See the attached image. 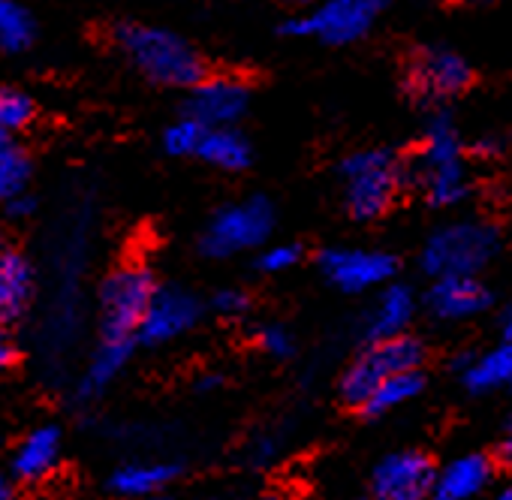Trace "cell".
<instances>
[{
  "label": "cell",
  "mask_w": 512,
  "mask_h": 500,
  "mask_svg": "<svg viewBox=\"0 0 512 500\" xmlns=\"http://www.w3.org/2000/svg\"><path fill=\"white\" fill-rule=\"evenodd\" d=\"M214 308H217L220 314H226V317H238V314H244V311L250 308V299H247L241 290L229 287V290H220V293L214 296Z\"/></svg>",
  "instance_id": "30"
},
{
  "label": "cell",
  "mask_w": 512,
  "mask_h": 500,
  "mask_svg": "<svg viewBox=\"0 0 512 500\" xmlns=\"http://www.w3.org/2000/svg\"><path fill=\"white\" fill-rule=\"evenodd\" d=\"M58 455H61V434H58V428H37L16 449L13 470L22 479H43L58 464Z\"/></svg>",
  "instance_id": "18"
},
{
  "label": "cell",
  "mask_w": 512,
  "mask_h": 500,
  "mask_svg": "<svg viewBox=\"0 0 512 500\" xmlns=\"http://www.w3.org/2000/svg\"><path fill=\"white\" fill-rule=\"evenodd\" d=\"M287 4H293V7H299V10H311V7L323 4V0H287Z\"/></svg>",
  "instance_id": "36"
},
{
  "label": "cell",
  "mask_w": 512,
  "mask_h": 500,
  "mask_svg": "<svg viewBox=\"0 0 512 500\" xmlns=\"http://www.w3.org/2000/svg\"><path fill=\"white\" fill-rule=\"evenodd\" d=\"M115 40H118L121 52L130 58V64L157 85L190 91L208 76L202 55L184 37H178L166 28L127 22L118 28Z\"/></svg>",
  "instance_id": "2"
},
{
  "label": "cell",
  "mask_w": 512,
  "mask_h": 500,
  "mask_svg": "<svg viewBox=\"0 0 512 500\" xmlns=\"http://www.w3.org/2000/svg\"><path fill=\"white\" fill-rule=\"evenodd\" d=\"M199 302L178 287H157L145 320L139 326V338L145 344H166L178 335H184L187 329H193V323L199 320Z\"/></svg>",
  "instance_id": "12"
},
{
  "label": "cell",
  "mask_w": 512,
  "mask_h": 500,
  "mask_svg": "<svg viewBox=\"0 0 512 500\" xmlns=\"http://www.w3.org/2000/svg\"><path fill=\"white\" fill-rule=\"evenodd\" d=\"M130 350H133V341H121V338H103L97 353H94V362L88 368V377H85V392H100L106 389L127 365L130 359Z\"/></svg>",
  "instance_id": "22"
},
{
  "label": "cell",
  "mask_w": 512,
  "mask_h": 500,
  "mask_svg": "<svg viewBox=\"0 0 512 500\" xmlns=\"http://www.w3.org/2000/svg\"><path fill=\"white\" fill-rule=\"evenodd\" d=\"M494 500H512V485H509V488H503Z\"/></svg>",
  "instance_id": "39"
},
{
  "label": "cell",
  "mask_w": 512,
  "mask_h": 500,
  "mask_svg": "<svg viewBox=\"0 0 512 500\" xmlns=\"http://www.w3.org/2000/svg\"><path fill=\"white\" fill-rule=\"evenodd\" d=\"M13 142H10V133L7 130H0V151H4V148H10Z\"/></svg>",
  "instance_id": "38"
},
{
  "label": "cell",
  "mask_w": 512,
  "mask_h": 500,
  "mask_svg": "<svg viewBox=\"0 0 512 500\" xmlns=\"http://www.w3.org/2000/svg\"><path fill=\"white\" fill-rule=\"evenodd\" d=\"M434 485V467L422 452H395L380 461L374 488L380 497H416Z\"/></svg>",
  "instance_id": "14"
},
{
  "label": "cell",
  "mask_w": 512,
  "mask_h": 500,
  "mask_svg": "<svg viewBox=\"0 0 512 500\" xmlns=\"http://www.w3.org/2000/svg\"><path fill=\"white\" fill-rule=\"evenodd\" d=\"M419 389H422L419 371H404V374H395V377L383 380V383L371 392V398H368L362 407H365V413L380 416V413H389V410L407 404L413 395H419Z\"/></svg>",
  "instance_id": "23"
},
{
  "label": "cell",
  "mask_w": 512,
  "mask_h": 500,
  "mask_svg": "<svg viewBox=\"0 0 512 500\" xmlns=\"http://www.w3.org/2000/svg\"><path fill=\"white\" fill-rule=\"evenodd\" d=\"M413 311H416V299L407 287L401 284H386V290L377 296V302L371 305L368 311V335L374 341H383V338H398L404 335V329L410 326L413 320Z\"/></svg>",
  "instance_id": "15"
},
{
  "label": "cell",
  "mask_w": 512,
  "mask_h": 500,
  "mask_svg": "<svg viewBox=\"0 0 512 500\" xmlns=\"http://www.w3.org/2000/svg\"><path fill=\"white\" fill-rule=\"evenodd\" d=\"M34 43V19L16 0H0V49L25 52Z\"/></svg>",
  "instance_id": "24"
},
{
  "label": "cell",
  "mask_w": 512,
  "mask_h": 500,
  "mask_svg": "<svg viewBox=\"0 0 512 500\" xmlns=\"http://www.w3.org/2000/svg\"><path fill=\"white\" fill-rule=\"evenodd\" d=\"M428 308L440 320H470L491 308V293L476 275L437 278L428 290Z\"/></svg>",
  "instance_id": "13"
},
{
  "label": "cell",
  "mask_w": 512,
  "mask_h": 500,
  "mask_svg": "<svg viewBox=\"0 0 512 500\" xmlns=\"http://www.w3.org/2000/svg\"><path fill=\"white\" fill-rule=\"evenodd\" d=\"M172 476H175L172 464H154V461L127 464L112 476V488L124 497H148V494L160 491Z\"/></svg>",
  "instance_id": "21"
},
{
  "label": "cell",
  "mask_w": 512,
  "mask_h": 500,
  "mask_svg": "<svg viewBox=\"0 0 512 500\" xmlns=\"http://www.w3.org/2000/svg\"><path fill=\"white\" fill-rule=\"evenodd\" d=\"M0 500H13V482L7 476H0Z\"/></svg>",
  "instance_id": "35"
},
{
  "label": "cell",
  "mask_w": 512,
  "mask_h": 500,
  "mask_svg": "<svg viewBox=\"0 0 512 500\" xmlns=\"http://www.w3.org/2000/svg\"><path fill=\"white\" fill-rule=\"evenodd\" d=\"M500 449H503L506 458H512V416H509V422H506V428H503V443H500Z\"/></svg>",
  "instance_id": "34"
},
{
  "label": "cell",
  "mask_w": 512,
  "mask_h": 500,
  "mask_svg": "<svg viewBox=\"0 0 512 500\" xmlns=\"http://www.w3.org/2000/svg\"><path fill=\"white\" fill-rule=\"evenodd\" d=\"M250 97L253 91L241 76H205L196 88H190L187 115L205 127H235L250 112Z\"/></svg>",
  "instance_id": "11"
},
{
  "label": "cell",
  "mask_w": 512,
  "mask_h": 500,
  "mask_svg": "<svg viewBox=\"0 0 512 500\" xmlns=\"http://www.w3.org/2000/svg\"><path fill=\"white\" fill-rule=\"evenodd\" d=\"M470 151H473L476 157L491 160V157H500V154L506 151V139H503V136H497V133H488V136H479V139L470 145Z\"/></svg>",
  "instance_id": "31"
},
{
  "label": "cell",
  "mask_w": 512,
  "mask_h": 500,
  "mask_svg": "<svg viewBox=\"0 0 512 500\" xmlns=\"http://www.w3.org/2000/svg\"><path fill=\"white\" fill-rule=\"evenodd\" d=\"M389 4L392 0H323V4L293 16L284 25V34L317 40L323 46H350L371 34Z\"/></svg>",
  "instance_id": "6"
},
{
  "label": "cell",
  "mask_w": 512,
  "mask_h": 500,
  "mask_svg": "<svg viewBox=\"0 0 512 500\" xmlns=\"http://www.w3.org/2000/svg\"><path fill=\"white\" fill-rule=\"evenodd\" d=\"M0 241H4V238H0ZM0 254H4V250H0Z\"/></svg>",
  "instance_id": "43"
},
{
  "label": "cell",
  "mask_w": 512,
  "mask_h": 500,
  "mask_svg": "<svg viewBox=\"0 0 512 500\" xmlns=\"http://www.w3.org/2000/svg\"><path fill=\"white\" fill-rule=\"evenodd\" d=\"M503 329H506V338H512V305H509V311L503 317Z\"/></svg>",
  "instance_id": "37"
},
{
  "label": "cell",
  "mask_w": 512,
  "mask_h": 500,
  "mask_svg": "<svg viewBox=\"0 0 512 500\" xmlns=\"http://www.w3.org/2000/svg\"><path fill=\"white\" fill-rule=\"evenodd\" d=\"M407 181L434 208L461 205L470 193L467 145L446 112H434L422 130L419 151L407 163Z\"/></svg>",
  "instance_id": "1"
},
{
  "label": "cell",
  "mask_w": 512,
  "mask_h": 500,
  "mask_svg": "<svg viewBox=\"0 0 512 500\" xmlns=\"http://www.w3.org/2000/svg\"><path fill=\"white\" fill-rule=\"evenodd\" d=\"M34 205H37V202H34L28 193H19L16 199H10V202H7V208H10V214H13V217H28V214L34 211Z\"/></svg>",
  "instance_id": "32"
},
{
  "label": "cell",
  "mask_w": 512,
  "mask_h": 500,
  "mask_svg": "<svg viewBox=\"0 0 512 500\" xmlns=\"http://www.w3.org/2000/svg\"><path fill=\"white\" fill-rule=\"evenodd\" d=\"M34 118V103L25 91L16 88H0V130L16 133L28 127Z\"/></svg>",
  "instance_id": "27"
},
{
  "label": "cell",
  "mask_w": 512,
  "mask_h": 500,
  "mask_svg": "<svg viewBox=\"0 0 512 500\" xmlns=\"http://www.w3.org/2000/svg\"><path fill=\"white\" fill-rule=\"evenodd\" d=\"M256 344L263 347V353H269L275 359H287L293 353V335L278 323L260 326V332H256Z\"/></svg>",
  "instance_id": "29"
},
{
  "label": "cell",
  "mask_w": 512,
  "mask_h": 500,
  "mask_svg": "<svg viewBox=\"0 0 512 500\" xmlns=\"http://www.w3.org/2000/svg\"><path fill=\"white\" fill-rule=\"evenodd\" d=\"M275 229V208L266 196H247L223 205L208 220L199 247L211 260L238 257L244 250H256L269 241Z\"/></svg>",
  "instance_id": "5"
},
{
  "label": "cell",
  "mask_w": 512,
  "mask_h": 500,
  "mask_svg": "<svg viewBox=\"0 0 512 500\" xmlns=\"http://www.w3.org/2000/svg\"><path fill=\"white\" fill-rule=\"evenodd\" d=\"M205 124L196 121L193 115H181L178 121H172L163 133V148L172 154V157H196L199 145H202V136H205Z\"/></svg>",
  "instance_id": "25"
},
{
  "label": "cell",
  "mask_w": 512,
  "mask_h": 500,
  "mask_svg": "<svg viewBox=\"0 0 512 500\" xmlns=\"http://www.w3.org/2000/svg\"><path fill=\"white\" fill-rule=\"evenodd\" d=\"M464 383L473 392H485V389H497V386L512 383V338H506L494 350L473 359L464 368Z\"/></svg>",
  "instance_id": "20"
},
{
  "label": "cell",
  "mask_w": 512,
  "mask_h": 500,
  "mask_svg": "<svg viewBox=\"0 0 512 500\" xmlns=\"http://www.w3.org/2000/svg\"><path fill=\"white\" fill-rule=\"evenodd\" d=\"M157 293L151 272L139 263L121 266L112 272L100 290V314H103V338L133 341L145 320V311Z\"/></svg>",
  "instance_id": "8"
},
{
  "label": "cell",
  "mask_w": 512,
  "mask_h": 500,
  "mask_svg": "<svg viewBox=\"0 0 512 500\" xmlns=\"http://www.w3.org/2000/svg\"><path fill=\"white\" fill-rule=\"evenodd\" d=\"M34 293V275L25 257L0 254V317L16 320Z\"/></svg>",
  "instance_id": "19"
},
{
  "label": "cell",
  "mask_w": 512,
  "mask_h": 500,
  "mask_svg": "<svg viewBox=\"0 0 512 500\" xmlns=\"http://www.w3.org/2000/svg\"><path fill=\"white\" fill-rule=\"evenodd\" d=\"M28 178H31V163L16 145L0 151V202H10L19 193H25Z\"/></svg>",
  "instance_id": "26"
},
{
  "label": "cell",
  "mask_w": 512,
  "mask_h": 500,
  "mask_svg": "<svg viewBox=\"0 0 512 500\" xmlns=\"http://www.w3.org/2000/svg\"><path fill=\"white\" fill-rule=\"evenodd\" d=\"M464 4H488V0H464Z\"/></svg>",
  "instance_id": "41"
},
{
  "label": "cell",
  "mask_w": 512,
  "mask_h": 500,
  "mask_svg": "<svg viewBox=\"0 0 512 500\" xmlns=\"http://www.w3.org/2000/svg\"><path fill=\"white\" fill-rule=\"evenodd\" d=\"M380 500H416V497H380Z\"/></svg>",
  "instance_id": "40"
},
{
  "label": "cell",
  "mask_w": 512,
  "mask_h": 500,
  "mask_svg": "<svg viewBox=\"0 0 512 500\" xmlns=\"http://www.w3.org/2000/svg\"><path fill=\"white\" fill-rule=\"evenodd\" d=\"M13 359H16V347L4 332H0V371H7L13 365Z\"/></svg>",
  "instance_id": "33"
},
{
  "label": "cell",
  "mask_w": 512,
  "mask_h": 500,
  "mask_svg": "<svg viewBox=\"0 0 512 500\" xmlns=\"http://www.w3.org/2000/svg\"><path fill=\"white\" fill-rule=\"evenodd\" d=\"M323 275L344 293H365L386 287L398 269L395 257L371 247H329L320 257Z\"/></svg>",
  "instance_id": "10"
},
{
  "label": "cell",
  "mask_w": 512,
  "mask_h": 500,
  "mask_svg": "<svg viewBox=\"0 0 512 500\" xmlns=\"http://www.w3.org/2000/svg\"><path fill=\"white\" fill-rule=\"evenodd\" d=\"M299 260H302L299 244H287V241L263 244L260 257H256V269L266 272V275H281V272H290L293 266H299Z\"/></svg>",
  "instance_id": "28"
},
{
  "label": "cell",
  "mask_w": 512,
  "mask_h": 500,
  "mask_svg": "<svg viewBox=\"0 0 512 500\" xmlns=\"http://www.w3.org/2000/svg\"><path fill=\"white\" fill-rule=\"evenodd\" d=\"M419 365H422V344L416 338L398 335V338L374 341L344 374V383H341L344 398L362 407L383 380L404 374V371H419Z\"/></svg>",
  "instance_id": "9"
},
{
  "label": "cell",
  "mask_w": 512,
  "mask_h": 500,
  "mask_svg": "<svg viewBox=\"0 0 512 500\" xmlns=\"http://www.w3.org/2000/svg\"><path fill=\"white\" fill-rule=\"evenodd\" d=\"M260 500H272V497H260Z\"/></svg>",
  "instance_id": "42"
},
{
  "label": "cell",
  "mask_w": 512,
  "mask_h": 500,
  "mask_svg": "<svg viewBox=\"0 0 512 500\" xmlns=\"http://www.w3.org/2000/svg\"><path fill=\"white\" fill-rule=\"evenodd\" d=\"M491 482V461L485 455H464L446 464L434 488L440 500H470Z\"/></svg>",
  "instance_id": "17"
},
{
  "label": "cell",
  "mask_w": 512,
  "mask_h": 500,
  "mask_svg": "<svg viewBox=\"0 0 512 500\" xmlns=\"http://www.w3.org/2000/svg\"><path fill=\"white\" fill-rule=\"evenodd\" d=\"M196 157L220 172H244L253 160V151L235 127H208Z\"/></svg>",
  "instance_id": "16"
},
{
  "label": "cell",
  "mask_w": 512,
  "mask_h": 500,
  "mask_svg": "<svg viewBox=\"0 0 512 500\" xmlns=\"http://www.w3.org/2000/svg\"><path fill=\"white\" fill-rule=\"evenodd\" d=\"M338 178L344 205L356 220L383 217L410 184L407 163L389 148H362L347 154L338 166Z\"/></svg>",
  "instance_id": "3"
},
{
  "label": "cell",
  "mask_w": 512,
  "mask_h": 500,
  "mask_svg": "<svg viewBox=\"0 0 512 500\" xmlns=\"http://www.w3.org/2000/svg\"><path fill=\"white\" fill-rule=\"evenodd\" d=\"M473 82L470 61L449 46H419L404 67V88L422 106H440L464 94Z\"/></svg>",
  "instance_id": "7"
},
{
  "label": "cell",
  "mask_w": 512,
  "mask_h": 500,
  "mask_svg": "<svg viewBox=\"0 0 512 500\" xmlns=\"http://www.w3.org/2000/svg\"><path fill=\"white\" fill-rule=\"evenodd\" d=\"M500 254V232L494 223L467 217L452 220L422 244V272L437 278L479 275Z\"/></svg>",
  "instance_id": "4"
}]
</instances>
